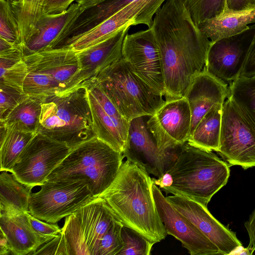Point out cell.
<instances>
[{
    "label": "cell",
    "mask_w": 255,
    "mask_h": 255,
    "mask_svg": "<svg viewBox=\"0 0 255 255\" xmlns=\"http://www.w3.org/2000/svg\"><path fill=\"white\" fill-rule=\"evenodd\" d=\"M151 28L160 53L165 100L182 98L204 69L210 41L193 21L183 0H166Z\"/></svg>",
    "instance_id": "obj_1"
},
{
    "label": "cell",
    "mask_w": 255,
    "mask_h": 255,
    "mask_svg": "<svg viewBox=\"0 0 255 255\" xmlns=\"http://www.w3.org/2000/svg\"><path fill=\"white\" fill-rule=\"evenodd\" d=\"M145 169L128 159L123 161L114 180L98 197L122 222L153 244L167 233L158 215Z\"/></svg>",
    "instance_id": "obj_2"
},
{
    "label": "cell",
    "mask_w": 255,
    "mask_h": 255,
    "mask_svg": "<svg viewBox=\"0 0 255 255\" xmlns=\"http://www.w3.org/2000/svg\"><path fill=\"white\" fill-rule=\"evenodd\" d=\"M166 172L172 178L171 186L162 190L166 195H182L206 206L227 183L230 174L229 165L212 151L188 142L179 149Z\"/></svg>",
    "instance_id": "obj_3"
},
{
    "label": "cell",
    "mask_w": 255,
    "mask_h": 255,
    "mask_svg": "<svg viewBox=\"0 0 255 255\" xmlns=\"http://www.w3.org/2000/svg\"><path fill=\"white\" fill-rule=\"evenodd\" d=\"M37 132L72 149L96 136L87 88L61 95L45 96Z\"/></svg>",
    "instance_id": "obj_4"
},
{
    "label": "cell",
    "mask_w": 255,
    "mask_h": 255,
    "mask_svg": "<svg viewBox=\"0 0 255 255\" xmlns=\"http://www.w3.org/2000/svg\"><path fill=\"white\" fill-rule=\"evenodd\" d=\"M124 158L95 136L73 148L47 180H84L97 197L113 182Z\"/></svg>",
    "instance_id": "obj_5"
},
{
    "label": "cell",
    "mask_w": 255,
    "mask_h": 255,
    "mask_svg": "<svg viewBox=\"0 0 255 255\" xmlns=\"http://www.w3.org/2000/svg\"><path fill=\"white\" fill-rule=\"evenodd\" d=\"M23 60L28 73L23 90L29 95H61L81 86L79 59L70 48H46Z\"/></svg>",
    "instance_id": "obj_6"
},
{
    "label": "cell",
    "mask_w": 255,
    "mask_h": 255,
    "mask_svg": "<svg viewBox=\"0 0 255 255\" xmlns=\"http://www.w3.org/2000/svg\"><path fill=\"white\" fill-rule=\"evenodd\" d=\"M128 122L150 116L164 104L127 65L123 58L102 71L94 79Z\"/></svg>",
    "instance_id": "obj_7"
},
{
    "label": "cell",
    "mask_w": 255,
    "mask_h": 255,
    "mask_svg": "<svg viewBox=\"0 0 255 255\" xmlns=\"http://www.w3.org/2000/svg\"><path fill=\"white\" fill-rule=\"evenodd\" d=\"M118 220L100 197L67 216L62 233L68 255H98L102 237Z\"/></svg>",
    "instance_id": "obj_8"
},
{
    "label": "cell",
    "mask_w": 255,
    "mask_h": 255,
    "mask_svg": "<svg viewBox=\"0 0 255 255\" xmlns=\"http://www.w3.org/2000/svg\"><path fill=\"white\" fill-rule=\"evenodd\" d=\"M40 187L30 194L29 213L50 223H57L96 198L84 180H47Z\"/></svg>",
    "instance_id": "obj_9"
},
{
    "label": "cell",
    "mask_w": 255,
    "mask_h": 255,
    "mask_svg": "<svg viewBox=\"0 0 255 255\" xmlns=\"http://www.w3.org/2000/svg\"><path fill=\"white\" fill-rule=\"evenodd\" d=\"M218 152L231 165L255 166V128L229 97L223 105Z\"/></svg>",
    "instance_id": "obj_10"
},
{
    "label": "cell",
    "mask_w": 255,
    "mask_h": 255,
    "mask_svg": "<svg viewBox=\"0 0 255 255\" xmlns=\"http://www.w3.org/2000/svg\"><path fill=\"white\" fill-rule=\"evenodd\" d=\"M72 149L64 143L37 132L10 172L23 184L32 188L40 186Z\"/></svg>",
    "instance_id": "obj_11"
},
{
    "label": "cell",
    "mask_w": 255,
    "mask_h": 255,
    "mask_svg": "<svg viewBox=\"0 0 255 255\" xmlns=\"http://www.w3.org/2000/svg\"><path fill=\"white\" fill-rule=\"evenodd\" d=\"M122 58L130 70L155 94L164 97L160 53L151 27L126 35Z\"/></svg>",
    "instance_id": "obj_12"
},
{
    "label": "cell",
    "mask_w": 255,
    "mask_h": 255,
    "mask_svg": "<svg viewBox=\"0 0 255 255\" xmlns=\"http://www.w3.org/2000/svg\"><path fill=\"white\" fill-rule=\"evenodd\" d=\"M166 0H134L90 31L68 39L62 47L78 52L108 39L127 26L144 24L150 28L155 14Z\"/></svg>",
    "instance_id": "obj_13"
},
{
    "label": "cell",
    "mask_w": 255,
    "mask_h": 255,
    "mask_svg": "<svg viewBox=\"0 0 255 255\" xmlns=\"http://www.w3.org/2000/svg\"><path fill=\"white\" fill-rule=\"evenodd\" d=\"M191 124V111L184 97L165 100L146 121L158 148L164 152L175 150L187 142Z\"/></svg>",
    "instance_id": "obj_14"
},
{
    "label": "cell",
    "mask_w": 255,
    "mask_h": 255,
    "mask_svg": "<svg viewBox=\"0 0 255 255\" xmlns=\"http://www.w3.org/2000/svg\"><path fill=\"white\" fill-rule=\"evenodd\" d=\"M84 86L87 89L96 136L123 153L127 146L130 122L122 116L95 80Z\"/></svg>",
    "instance_id": "obj_15"
},
{
    "label": "cell",
    "mask_w": 255,
    "mask_h": 255,
    "mask_svg": "<svg viewBox=\"0 0 255 255\" xmlns=\"http://www.w3.org/2000/svg\"><path fill=\"white\" fill-rule=\"evenodd\" d=\"M142 116L130 121L125 157L143 167L157 178L161 177L175 159L179 149L164 152L158 147L148 130L145 118Z\"/></svg>",
    "instance_id": "obj_16"
},
{
    "label": "cell",
    "mask_w": 255,
    "mask_h": 255,
    "mask_svg": "<svg viewBox=\"0 0 255 255\" xmlns=\"http://www.w3.org/2000/svg\"><path fill=\"white\" fill-rule=\"evenodd\" d=\"M166 198L219 249L221 255H235L243 245L236 234L218 221L207 206L187 197L173 195Z\"/></svg>",
    "instance_id": "obj_17"
},
{
    "label": "cell",
    "mask_w": 255,
    "mask_h": 255,
    "mask_svg": "<svg viewBox=\"0 0 255 255\" xmlns=\"http://www.w3.org/2000/svg\"><path fill=\"white\" fill-rule=\"evenodd\" d=\"M151 189L158 215L167 235L178 240L191 255L221 254L218 248L174 208L153 182Z\"/></svg>",
    "instance_id": "obj_18"
},
{
    "label": "cell",
    "mask_w": 255,
    "mask_h": 255,
    "mask_svg": "<svg viewBox=\"0 0 255 255\" xmlns=\"http://www.w3.org/2000/svg\"><path fill=\"white\" fill-rule=\"evenodd\" d=\"M249 30L248 34H246L247 30L236 36L210 42L204 69L228 85L239 78L254 32L249 34Z\"/></svg>",
    "instance_id": "obj_19"
},
{
    "label": "cell",
    "mask_w": 255,
    "mask_h": 255,
    "mask_svg": "<svg viewBox=\"0 0 255 255\" xmlns=\"http://www.w3.org/2000/svg\"><path fill=\"white\" fill-rule=\"evenodd\" d=\"M228 94L229 85L205 69L194 77L184 96L191 114L190 135L213 106L224 103Z\"/></svg>",
    "instance_id": "obj_20"
},
{
    "label": "cell",
    "mask_w": 255,
    "mask_h": 255,
    "mask_svg": "<svg viewBox=\"0 0 255 255\" xmlns=\"http://www.w3.org/2000/svg\"><path fill=\"white\" fill-rule=\"evenodd\" d=\"M130 26L108 39L76 52L79 59L81 86L93 80L104 69L122 58L124 38Z\"/></svg>",
    "instance_id": "obj_21"
},
{
    "label": "cell",
    "mask_w": 255,
    "mask_h": 255,
    "mask_svg": "<svg viewBox=\"0 0 255 255\" xmlns=\"http://www.w3.org/2000/svg\"><path fill=\"white\" fill-rule=\"evenodd\" d=\"M29 213V212H28ZM28 213L0 214V228L15 255H31L44 242L33 229Z\"/></svg>",
    "instance_id": "obj_22"
},
{
    "label": "cell",
    "mask_w": 255,
    "mask_h": 255,
    "mask_svg": "<svg viewBox=\"0 0 255 255\" xmlns=\"http://www.w3.org/2000/svg\"><path fill=\"white\" fill-rule=\"evenodd\" d=\"M83 10L77 2H74L62 13H44L34 33L21 47L23 57L48 48L63 28Z\"/></svg>",
    "instance_id": "obj_23"
},
{
    "label": "cell",
    "mask_w": 255,
    "mask_h": 255,
    "mask_svg": "<svg viewBox=\"0 0 255 255\" xmlns=\"http://www.w3.org/2000/svg\"><path fill=\"white\" fill-rule=\"evenodd\" d=\"M255 24V8L224 12L201 22L198 27L211 43L242 34Z\"/></svg>",
    "instance_id": "obj_24"
},
{
    "label": "cell",
    "mask_w": 255,
    "mask_h": 255,
    "mask_svg": "<svg viewBox=\"0 0 255 255\" xmlns=\"http://www.w3.org/2000/svg\"><path fill=\"white\" fill-rule=\"evenodd\" d=\"M32 189V187L17 180L11 172L1 171L0 214L13 215L29 212V202Z\"/></svg>",
    "instance_id": "obj_25"
},
{
    "label": "cell",
    "mask_w": 255,
    "mask_h": 255,
    "mask_svg": "<svg viewBox=\"0 0 255 255\" xmlns=\"http://www.w3.org/2000/svg\"><path fill=\"white\" fill-rule=\"evenodd\" d=\"M223 104L213 106L198 123L187 142L195 146L218 152L220 146Z\"/></svg>",
    "instance_id": "obj_26"
},
{
    "label": "cell",
    "mask_w": 255,
    "mask_h": 255,
    "mask_svg": "<svg viewBox=\"0 0 255 255\" xmlns=\"http://www.w3.org/2000/svg\"><path fill=\"white\" fill-rule=\"evenodd\" d=\"M0 127V171L10 172L19 155L37 133L20 129L14 124Z\"/></svg>",
    "instance_id": "obj_27"
},
{
    "label": "cell",
    "mask_w": 255,
    "mask_h": 255,
    "mask_svg": "<svg viewBox=\"0 0 255 255\" xmlns=\"http://www.w3.org/2000/svg\"><path fill=\"white\" fill-rule=\"evenodd\" d=\"M45 97L42 95H29L4 119L0 120V124H14L21 130L37 133Z\"/></svg>",
    "instance_id": "obj_28"
},
{
    "label": "cell",
    "mask_w": 255,
    "mask_h": 255,
    "mask_svg": "<svg viewBox=\"0 0 255 255\" xmlns=\"http://www.w3.org/2000/svg\"><path fill=\"white\" fill-rule=\"evenodd\" d=\"M43 3L44 0H20L11 2L18 23V44L21 47L34 33L44 13Z\"/></svg>",
    "instance_id": "obj_29"
},
{
    "label": "cell",
    "mask_w": 255,
    "mask_h": 255,
    "mask_svg": "<svg viewBox=\"0 0 255 255\" xmlns=\"http://www.w3.org/2000/svg\"><path fill=\"white\" fill-rule=\"evenodd\" d=\"M228 97L255 128V75L240 76L230 84Z\"/></svg>",
    "instance_id": "obj_30"
},
{
    "label": "cell",
    "mask_w": 255,
    "mask_h": 255,
    "mask_svg": "<svg viewBox=\"0 0 255 255\" xmlns=\"http://www.w3.org/2000/svg\"><path fill=\"white\" fill-rule=\"evenodd\" d=\"M184 5L195 23L216 16L227 9V0H183Z\"/></svg>",
    "instance_id": "obj_31"
},
{
    "label": "cell",
    "mask_w": 255,
    "mask_h": 255,
    "mask_svg": "<svg viewBox=\"0 0 255 255\" xmlns=\"http://www.w3.org/2000/svg\"><path fill=\"white\" fill-rule=\"evenodd\" d=\"M123 247L118 255H149L154 244L137 231L125 226L121 230Z\"/></svg>",
    "instance_id": "obj_32"
},
{
    "label": "cell",
    "mask_w": 255,
    "mask_h": 255,
    "mask_svg": "<svg viewBox=\"0 0 255 255\" xmlns=\"http://www.w3.org/2000/svg\"><path fill=\"white\" fill-rule=\"evenodd\" d=\"M0 37L18 45V23L8 0H0Z\"/></svg>",
    "instance_id": "obj_33"
},
{
    "label": "cell",
    "mask_w": 255,
    "mask_h": 255,
    "mask_svg": "<svg viewBox=\"0 0 255 255\" xmlns=\"http://www.w3.org/2000/svg\"><path fill=\"white\" fill-rule=\"evenodd\" d=\"M118 220L109 228L102 237L98 255H118L123 247L121 230L123 226Z\"/></svg>",
    "instance_id": "obj_34"
},
{
    "label": "cell",
    "mask_w": 255,
    "mask_h": 255,
    "mask_svg": "<svg viewBox=\"0 0 255 255\" xmlns=\"http://www.w3.org/2000/svg\"><path fill=\"white\" fill-rule=\"evenodd\" d=\"M22 89L0 83V120L28 97Z\"/></svg>",
    "instance_id": "obj_35"
},
{
    "label": "cell",
    "mask_w": 255,
    "mask_h": 255,
    "mask_svg": "<svg viewBox=\"0 0 255 255\" xmlns=\"http://www.w3.org/2000/svg\"><path fill=\"white\" fill-rule=\"evenodd\" d=\"M28 69L23 59L0 73V83L23 89Z\"/></svg>",
    "instance_id": "obj_36"
},
{
    "label": "cell",
    "mask_w": 255,
    "mask_h": 255,
    "mask_svg": "<svg viewBox=\"0 0 255 255\" xmlns=\"http://www.w3.org/2000/svg\"><path fill=\"white\" fill-rule=\"evenodd\" d=\"M30 223L44 244L58 236L62 232L57 223H48L40 220L28 213Z\"/></svg>",
    "instance_id": "obj_37"
},
{
    "label": "cell",
    "mask_w": 255,
    "mask_h": 255,
    "mask_svg": "<svg viewBox=\"0 0 255 255\" xmlns=\"http://www.w3.org/2000/svg\"><path fill=\"white\" fill-rule=\"evenodd\" d=\"M31 255H68L65 238L62 232L58 236L40 246Z\"/></svg>",
    "instance_id": "obj_38"
},
{
    "label": "cell",
    "mask_w": 255,
    "mask_h": 255,
    "mask_svg": "<svg viewBox=\"0 0 255 255\" xmlns=\"http://www.w3.org/2000/svg\"><path fill=\"white\" fill-rule=\"evenodd\" d=\"M77 0H44L43 12L57 14L66 11Z\"/></svg>",
    "instance_id": "obj_39"
},
{
    "label": "cell",
    "mask_w": 255,
    "mask_h": 255,
    "mask_svg": "<svg viewBox=\"0 0 255 255\" xmlns=\"http://www.w3.org/2000/svg\"><path fill=\"white\" fill-rule=\"evenodd\" d=\"M254 75H255V30L240 76L249 77Z\"/></svg>",
    "instance_id": "obj_40"
},
{
    "label": "cell",
    "mask_w": 255,
    "mask_h": 255,
    "mask_svg": "<svg viewBox=\"0 0 255 255\" xmlns=\"http://www.w3.org/2000/svg\"><path fill=\"white\" fill-rule=\"evenodd\" d=\"M227 10L239 11L255 8V0H227Z\"/></svg>",
    "instance_id": "obj_41"
},
{
    "label": "cell",
    "mask_w": 255,
    "mask_h": 255,
    "mask_svg": "<svg viewBox=\"0 0 255 255\" xmlns=\"http://www.w3.org/2000/svg\"><path fill=\"white\" fill-rule=\"evenodd\" d=\"M245 227L249 236V244L247 248L252 255L255 251V208L249 220L245 223Z\"/></svg>",
    "instance_id": "obj_42"
},
{
    "label": "cell",
    "mask_w": 255,
    "mask_h": 255,
    "mask_svg": "<svg viewBox=\"0 0 255 255\" xmlns=\"http://www.w3.org/2000/svg\"><path fill=\"white\" fill-rule=\"evenodd\" d=\"M11 252L8 242L3 234L0 231V255H7Z\"/></svg>",
    "instance_id": "obj_43"
},
{
    "label": "cell",
    "mask_w": 255,
    "mask_h": 255,
    "mask_svg": "<svg viewBox=\"0 0 255 255\" xmlns=\"http://www.w3.org/2000/svg\"><path fill=\"white\" fill-rule=\"evenodd\" d=\"M105 0H77L76 2L79 5L81 9L84 10Z\"/></svg>",
    "instance_id": "obj_44"
},
{
    "label": "cell",
    "mask_w": 255,
    "mask_h": 255,
    "mask_svg": "<svg viewBox=\"0 0 255 255\" xmlns=\"http://www.w3.org/2000/svg\"><path fill=\"white\" fill-rule=\"evenodd\" d=\"M10 2H14V1H19L20 0H8Z\"/></svg>",
    "instance_id": "obj_45"
}]
</instances>
